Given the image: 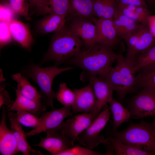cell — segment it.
I'll list each match as a JSON object with an SVG mask.
<instances>
[{
  "mask_svg": "<svg viewBox=\"0 0 155 155\" xmlns=\"http://www.w3.org/2000/svg\"><path fill=\"white\" fill-rule=\"evenodd\" d=\"M118 55L107 45L96 43L90 48L82 50L69 61L82 68L91 75L101 78L117 61Z\"/></svg>",
  "mask_w": 155,
  "mask_h": 155,
  "instance_id": "cell-1",
  "label": "cell"
},
{
  "mask_svg": "<svg viewBox=\"0 0 155 155\" xmlns=\"http://www.w3.org/2000/svg\"><path fill=\"white\" fill-rule=\"evenodd\" d=\"M82 40L70 28L64 26L55 32L44 60L61 63L72 58L81 50Z\"/></svg>",
  "mask_w": 155,
  "mask_h": 155,
  "instance_id": "cell-2",
  "label": "cell"
},
{
  "mask_svg": "<svg viewBox=\"0 0 155 155\" xmlns=\"http://www.w3.org/2000/svg\"><path fill=\"white\" fill-rule=\"evenodd\" d=\"M111 136L123 143L142 150L155 152V127L141 120L137 123H132L124 130H111Z\"/></svg>",
  "mask_w": 155,
  "mask_h": 155,
  "instance_id": "cell-3",
  "label": "cell"
},
{
  "mask_svg": "<svg viewBox=\"0 0 155 155\" xmlns=\"http://www.w3.org/2000/svg\"><path fill=\"white\" fill-rule=\"evenodd\" d=\"M73 67L59 68L56 66L43 68L33 65L28 71L30 77L40 87L46 104L54 109L53 101L56 94L52 90L53 81L56 76Z\"/></svg>",
  "mask_w": 155,
  "mask_h": 155,
  "instance_id": "cell-4",
  "label": "cell"
},
{
  "mask_svg": "<svg viewBox=\"0 0 155 155\" xmlns=\"http://www.w3.org/2000/svg\"><path fill=\"white\" fill-rule=\"evenodd\" d=\"M116 61L115 67L111 69V78L121 100L128 93L133 92L137 86L136 75L132 71L131 64L122 54L118 55Z\"/></svg>",
  "mask_w": 155,
  "mask_h": 155,
  "instance_id": "cell-5",
  "label": "cell"
},
{
  "mask_svg": "<svg viewBox=\"0 0 155 155\" xmlns=\"http://www.w3.org/2000/svg\"><path fill=\"white\" fill-rule=\"evenodd\" d=\"M105 107L87 128L77 138L80 144L88 149H93L106 140L100 132L108 123L111 113L107 105Z\"/></svg>",
  "mask_w": 155,
  "mask_h": 155,
  "instance_id": "cell-6",
  "label": "cell"
},
{
  "mask_svg": "<svg viewBox=\"0 0 155 155\" xmlns=\"http://www.w3.org/2000/svg\"><path fill=\"white\" fill-rule=\"evenodd\" d=\"M129 110L135 119L155 115V93L142 88L131 98Z\"/></svg>",
  "mask_w": 155,
  "mask_h": 155,
  "instance_id": "cell-7",
  "label": "cell"
},
{
  "mask_svg": "<svg viewBox=\"0 0 155 155\" xmlns=\"http://www.w3.org/2000/svg\"><path fill=\"white\" fill-rule=\"evenodd\" d=\"M94 119L91 112L84 113L62 122L55 129L74 143L77 137L87 128Z\"/></svg>",
  "mask_w": 155,
  "mask_h": 155,
  "instance_id": "cell-8",
  "label": "cell"
},
{
  "mask_svg": "<svg viewBox=\"0 0 155 155\" xmlns=\"http://www.w3.org/2000/svg\"><path fill=\"white\" fill-rule=\"evenodd\" d=\"M71 106H65L43 113L39 117L38 126L26 133L27 137L53 129L58 127L67 117L72 115Z\"/></svg>",
  "mask_w": 155,
  "mask_h": 155,
  "instance_id": "cell-9",
  "label": "cell"
},
{
  "mask_svg": "<svg viewBox=\"0 0 155 155\" xmlns=\"http://www.w3.org/2000/svg\"><path fill=\"white\" fill-rule=\"evenodd\" d=\"M46 137H41L39 142L33 146L42 148L53 155L71 148L74 143L55 129L44 132Z\"/></svg>",
  "mask_w": 155,
  "mask_h": 155,
  "instance_id": "cell-10",
  "label": "cell"
},
{
  "mask_svg": "<svg viewBox=\"0 0 155 155\" xmlns=\"http://www.w3.org/2000/svg\"><path fill=\"white\" fill-rule=\"evenodd\" d=\"M96 99L94 109L91 113L95 119L101 109L113 99V88L102 78L91 75L90 79Z\"/></svg>",
  "mask_w": 155,
  "mask_h": 155,
  "instance_id": "cell-11",
  "label": "cell"
},
{
  "mask_svg": "<svg viewBox=\"0 0 155 155\" xmlns=\"http://www.w3.org/2000/svg\"><path fill=\"white\" fill-rule=\"evenodd\" d=\"M96 29V43L114 46L118 38L113 19H100L94 17L92 20Z\"/></svg>",
  "mask_w": 155,
  "mask_h": 155,
  "instance_id": "cell-12",
  "label": "cell"
},
{
  "mask_svg": "<svg viewBox=\"0 0 155 155\" xmlns=\"http://www.w3.org/2000/svg\"><path fill=\"white\" fill-rule=\"evenodd\" d=\"M75 95L74 103L71 106L73 113H92L95 107L96 99L91 84L82 88L73 90Z\"/></svg>",
  "mask_w": 155,
  "mask_h": 155,
  "instance_id": "cell-13",
  "label": "cell"
},
{
  "mask_svg": "<svg viewBox=\"0 0 155 155\" xmlns=\"http://www.w3.org/2000/svg\"><path fill=\"white\" fill-rule=\"evenodd\" d=\"M69 27L82 40L86 49L90 48L96 43V29L94 23L88 20L79 18L73 21Z\"/></svg>",
  "mask_w": 155,
  "mask_h": 155,
  "instance_id": "cell-14",
  "label": "cell"
},
{
  "mask_svg": "<svg viewBox=\"0 0 155 155\" xmlns=\"http://www.w3.org/2000/svg\"><path fill=\"white\" fill-rule=\"evenodd\" d=\"M0 152L3 155H13L19 152L16 140L7 125L6 112L3 107L0 124Z\"/></svg>",
  "mask_w": 155,
  "mask_h": 155,
  "instance_id": "cell-15",
  "label": "cell"
},
{
  "mask_svg": "<svg viewBox=\"0 0 155 155\" xmlns=\"http://www.w3.org/2000/svg\"><path fill=\"white\" fill-rule=\"evenodd\" d=\"M15 90L16 99L8 109V111H25L37 117L39 116L45 111L46 107L45 105L41 102L33 101L25 97L17 88Z\"/></svg>",
  "mask_w": 155,
  "mask_h": 155,
  "instance_id": "cell-16",
  "label": "cell"
},
{
  "mask_svg": "<svg viewBox=\"0 0 155 155\" xmlns=\"http://www.w3.org/2000/svg\"><path fill=\"white\" fill-rule=\"evenodd\" d=\"M8 116L10 123V129L16 140L19 152L24 155L30 154H43L40 151L32 149L28 142L26 133L21 124L13 117Z\"/></svg>",
  "mask_w": 155,
  "mask_h": 155,
  "instance_id": "cell-17",
  "label": "cell"
},
{
  "mask_svg": "<svg viewBox=\"0 0 155 155\" xmlns=\"http://www.w3.org/2000/svg\"><path fill=\"white\" fill-rule=\"evenodd\" d=\"M155 44V37L150 32L148 26L146 25L133 47L127 52L126 59L133 63L139 55Z\"/></svg>",
  "mask_w": 155,
  "mask_h": 155,
  "instance_id": "cell-18",
  "label": "cell"
},
{
  "mask_svg": "<svg viewBox=\"0 0 155 155\" xmlns=\"http://www.w3.org/2000/svg\"><path fill=\"white\" fill-rule=\"evenodd\" d=\"M40 13L66 16L72 14L69 0H44L37 7Z\"/></svg>",
  "mask_w": 155,
  "mask_h": 155,
  "instance_id": "cell-19",
  "label": "cell"
},
{
  "mask_svg": "<svg viewBox=\"0 0 155 155\" xmlns=\"http://www.w3.org/2000/svg\"><path fill=\"white\" fill-rule=\"evenodd\" d=\"M9 27L13 38L22 47L30 48L33 40L28 27L20 21L13 20L9 23Z\"/></svg>",
  "mask_w": 155,
  "mask_h": 155,
  "instance_id": "cell-20",
  "label": "cell"
},
{
  "mask_svg": "<svg viewBox=\"0 0 155 155\" xmlns=\"http://www.w3.org/2000/svg\"><path fill=\"white\" fill-rule=\"evenodd\" d=\"M119 10L117 0H93L94 17L113 19Z\"/></svg>",
  "mask_w": 155,
  "mask_h": 155,
  "instance_id": "cell-21",
  "label": "cell"
},
{
  "mask_svg": "<svg viewBox=\"0 0 155 155\" xmlns=\"http://www.w3.org/2000/svg\"><path fill=\"white\" fill-rule=\"evenodd\" d=\"M118 5L119 10L122 14L141 24L148 26V18L151 15L148 7Z\"/></svg>",
  "mask_w": 155,
  "mask_h": 155,
  "instance_id": "cell-22",
  "label": "cell"
},
{
  "mask_svg": "<svg viewBox=\"0 0 155 155\" xmlns=\"http://www.w3.org/2000/svg\"><path fill=\"white\" fill-rule=\"evenodd\" d=\"M109 103V109L113 115V118L112 130L116 131L123 123L129 121L131 117V113L129 110L113 98Z\"/></svg>",
  "mask_w": 155,
  "mask_h": 155,
  "instance_id": "cell-23",
  "label": "cell"
},
{
  "mask_svg": "<svg viewBox=\"0 0 155 155\" xmlns=\"http://www.w3.org/2000/svg\"><path fill=\"white\" fill-rule=\"evenodd\" d=\"M12 78L17 82V88L23 95L31 100L40 102L42 95L32 85L26 78L20 73L13 75Z\"/></svg>",
  "mask_w": 155,
  "mask_h": 155,
  "instance_id": "cell-24",
  "label": "cell"
},
{
  "mask_svg": "<svg viewBox=\"0 0 155 155\" xmlns=\"http://www.w3.org/2000/svg\"><path fill=\"white\" fill-rule=\"evenodd\" d=\"M136 75L137 86L155 93V65L143 68Z\"/></svg>",
  "mask_w": 155,
  "mask_h": 155,
  "instance_id": "cell-25",
  "label": "cell"
},
{
  "mask_svg": "<svg viewBox=\"0 0 155 155\" xmlns=\"http://www.w3.org/2000/svg\"><path fill=\"white\" fill-rule=\"evenodd\" d=\"M72 14L79 18L91 20L94 17L93 0H69Z\"/></svg>",
  "mask_w": 155,
  "mask_h": 155,
  "instance_id": "cell-26",
  "label": "cell"
},
{
  "mask_svg": "<svg viewBox=\"0 0 155 155\" xmlns=\"http://www.w3.org/2000/svg\"><path fill=\"white\" fill-rule=\"evenodd\" d=\"M65 18L56 14H49L39 23L38 28L44 34L55 32L64 26Z\"/></svg>",
  "mask_w": 155,
  "mask_h": 155,
  "instance_id": "cell-27",
  "label": "cell"
},
{
  "mask_svg": "<svg viewBox=\"0 0 155 155\" xmlns=\"http://www.w3.org/2000/svg\"><path fill=\"white\" fill-rule=\"evenodd\" d=\"M113 144L117 155H155V152L142 150L129 145L124 144L112 136L108 137Z\"/></svg>",
  "mask_w": 155,
  "mask_h": 155,
  "instance_id": "cell-28",
  "label": "cell"
},
{
  "mask_svg": "<svg viewBox=\"0 0 155 155\" xmlns=\"http://www.w3.org/2000/svg\"><path fill=\"white\" fill-rule=\"evenodd\" d=\"M131 65L135 74L143 68L155 65V44L139 55Z\"/></svg>",
  "mask_w": 155,
  "mask_h": 155,
  "instance_id": "cell-29",
  "label": "cell"
},
{
  "mask_svg": "<svg viewBox=\"0 0 155 155\" xmlns=\"http://www.w3.org/2000/svg\"><path fill=\"white\" fill-rule=\"evenodd\" d=\"M8 115L15 118L20 123L25 126L32 127L34 129L37 127L40 122L39 118L27 111H19L16 113L9 112Z\"/></svg>",
  "mask_w": 155,
  "mask_h": 155,
  "instance_id": "cell-30",
  "label": "cell"
},
{
  "mask_svg": "<svg viewBox=\"0 0 155 155\" xmlns=\"http://www.w3.org/2000/svg\"><path fill=\"white\" fill-rule=\"evenodd\" d=\"M75 95L73 91L68 88L65 83L60 84L58 91L56 94V98L65 106L72 105L74 103Z\"/></svg>",
  "mask_w": 155,
  "mask_h": 155,
  "instance_id": "cell-31",
  "label": "cell"
},
{
  "mask_svg": "<svg viewBox=\"0 0 155 155\" xmlns=\"http://www.w3.org/2000/svg\"><path fill=\"white\" fill-rule=\"evenodd\" d=\"M121 23L124 30V40L129 35L137 30L141 24L121 13L118 10L115 15Z\"/></svg>",
  "mask_w": 155,
  "mask_h": 155,
  "instance_id": "cell-32",
  "label": "cell"
},
{
  "mask_svg": "<svg viewBox=\"0 0 155 155\" xmlns=\"http://www.w3.org/2000/svg\"><path fill=\"white\" fill-rule=\"evenodd\" d=\"M9 5L14 12L28 18V0H9Z\"/></svg>",
  "mask_w": 155,
  "mask_h": 155,
  "instance_id": "cell-33",
  "label": "cell"
},
{
  "mask_svg": "<svg viewBox=\"0 0 155 155\" xmlns=\"http://www.w3.org/2000/svg\"><path fill=\"white\" fill-rule=\"evenodd\" d=\"M103 154L79 146H73L60 152L58 155H101Z\"/></svg>",
  "mask_w": 155,
  "mask_h": 155,
  "instance_id": "cell-34",
  "label": "cell"
},
{
  "mask_svg": "<svg viewBox=\"0 0 155 155\" xmlns=\"http://www.w3.org/2000/svg\"><path fill=\"white\" fill-rule=\"evenodd\" d=\"M0 42L1 47L10 42L12 39V35L9 27V23L0 21Z\"/></svg>",
  "mask_w": 155,
  "mask_h": 155,
  "instance_id": "cell-35",
  "label": "cell"
},
{
  "mask_svg": "<svg viewBox=\"0 0 155 155\" xmlns=\"http://www.w3.org/2000/svg\"><path fill=\"white\" fill-rule=\"evenodd\" d=\"M14 12L9 6H0V21L8 23L13 20Z\"/></svg>",
  "mask_w": 155,
  "mask_h": 155,
  "instance_id": "cell-36",
  "label": "cell"
},
{
  "mask_svg": "<svg viewBox=\"0 0 155 155\" xmlns=\"http://www.w3.org/2000/svg\"><path fill=\"white\" fill-rule=\"evenodd\" d=\"M118 4L142 6L148 7L145 0H117Z\"/></svg>",
  "mask_w": 155,
  "mask_h": 155,
  "instance_id": "cell-37",
  "label": "cell"
},
{
  "mask_svg": "<svg viewBox=\"0 0 155 155\" xmlns=\"http://www.w3.org/2000/svg\"><path fill=\"white\" fill-rule=\"evenodd\" d=\"M11 100L8 92L4 89L3 87H0V107L3 105H8L10 104Z\"/></svg>",
  "mask_w": 155,
  "mask_h": 155,
  "instance_id": "cell-38",
  "label": "cell"
},
{
  "mask_svg": "<svg viewBox=\"0 0 155 155\" xmlns=\"http://www.w3.org/2000/svg\"><path fill=\"white\" fill-rule=\"evenodd\" d=\"M148 26L149 30L155 37V15H150L148 18Z\"/></svg>",
  "mask_w": 155,
  "mask_h": 155,
  "instance_id": "cell-39",
  "label": "cell"
},
{
  "mask_svg": "<svg viewBox=\"0 0 155 155\" xmlns=\"http://www.w3.org/2000/svg\"><path fill=\"white\" fill-rule=\"evenodd\" d=\"M106 149V152L105 155H114L115 154L114 147L111 142L107 138L103 143Z\"/></svg>",
  "mask_w": 155,
  "mask_h": 155,
  "instance_id": "cell-40",
  "label": "cell"
},
{
  "mask_svg": "<svg viewBox=\"0 0 155 155\" xmlns=\"http://www.w3.org/2000/svg\"><path fill=\"white\" fill-rule=\"evenodd\" d=\"M44 0H28L31 6L37 7Z\"/></svg>",
  "mask_w": 155,
  "mask_h": 155,
  "instance_id": "cell-41",
  "label": "cell"
},
{
  "mask_svg": "<svg viewBox=\"0 0 155 155\" xmlns=\"http://www.w3.org/2000/svg\"><path fill=\"white\" fill-rule=\"evenodd\" d=\"M148 3L151 6H153L154 3V0H146Z\"/></svg>",
  "mask_w": 155,
  "mask_h": 155,
  "instance_id": "cell-42",
  "label": "cell"
},
{
  "mask_svg": "<svg viewBox=\"0 0 155 155\" xmlns=\"http://www.w3.org/2000/svg\"><path fill=\"white\" fill-rule=\"evenodd\" d=\"M151 124L152 125L155 127V118Z\"/></svg>",
  "mask_w": 155,
  "mask_h": 155,
  "instance_id": "cell-43",
  "label": "cell"
}]
</instances>
